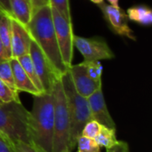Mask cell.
Returning a JSON list of instances; mask_svg holds the SVG:
<instances>
[{"mask_svg":"<svg viewBox=\"0 0 152 152\" xmlns=\"http://www.w3.org/2000/svg\"><path fill=\"white\" fill-rule=\"evenodd\" d=\"M53 22L60 52L65 65L69 68L72 65L74 53V32L72 20L66 18L61 12L51 6Z\"/></svg>","mask_w":152,"mask_h":152,"instance_id":"cell-6","label":"cell"},{"mask_svg":"<svg viewBox=\"0 0 152 152\" xmlns=\"http://www.w3.org/2000/svg\"><path fill=\"white\" fill-rule=\"evenodd\" d=\"M51 93L54 101V127L52 152H71L69 145L70 120L61 79L54 83Z\"/></svg>","mask_w":152,"mask_h":152,"instance_id":"cell-5","label":"cell"},{"mask_svg":"<svg viewBox=\"0 0 152 152\" xmlns=\"http://www.w3.org/2000/svg\"><path fill=\"white\" fill-rule=\"evenodd\" d=\"M94 140L100 145L101 148L103 147L106 150L114 146L118 141L116 135V129L109 128L103 126H102L100 134Z\"/></svg>","mask_w":152,"mask_h":152,"instance_id":"cell-18","label":"cell"},{"mask_svg":"<svg viewBox=\"0 0 152 152\" xmlns=\"http://www.w3.org/2000/svg\"><path fill=\"white\" fill-rule=\"evenodd\" d=\"M13 147L16 152H42L35 146L20 141L13 142Z\"/></svg>","mask_w":152,"mask_h":152,"instance_id":"cell-25","label":"cell"},{"mask_svg":"<svg viewBox=\"0 0 152 152\" xmlns=\"http://www.w3.org/2000/svg\"><path fill=\"white\" fill-rule=\"evenodd\" d=\"M33 107L28 116L29 143L42 152H52L54 127V101L51 94L33 96Z\"/></svg>","mask_w":152,"mask_h":152,"instance_id":"cell-2","label":"cell"},{"mask_svg":"<svg viewBox=\"0 0 152 152\" xmlns=\"http://www.w3.org/2000/svg\"><path fill=\"white\" fill-rule=\"evenodd\" d=\"M27 28L31 38L36 42L61 77L69 68L65 65L60 52L53 22L51 5H45L35 11L29 23L27 25Z\"/></svg>","mask_w":152,"mask_h":152,"instance_id":"cell-1","label":"cell"},{"mask_svg":"<svg viewBox=\"0 0 152 152\" xmlns=\"http://www.w3.org/2000/svg\"><path fill=\"white\" fill-rule=\"evenodd\" d=\"M50 5L61 12L66 18L72 20L69 0H50Z\"/></svg>","mask_w":152,"mask_h":152,"instance_id":"cell-24","label":"cell"},{"mask_svg":"<svg viewBox=\"0 0 152 152\" xmlns=\"http://www.w3.org/2000/svg\"><path fill=\"white\" fill-rule=\"evenodd\" d=\"M0 152H16L13 142L2 134H0Z\"/></svg>","mask_w":152,"mask_h":152,"instance_id":"cell-26","label":"cell"},{"mask_svg":"<svg viewBox=\"0 0 152 152\" xmlns=\"http://www.w3.org/2000/svg\"><path fill=\"white\" fill-rule=\"evenodd\" d=\"M69 70L75 89L79 94H81L85 98H88L95 91L102 87V82H97L93 80L87 75L85 67L82 63L75 65L72 64L69 67Z\"/></svg>","mask_w":152,"mask_h":152,"instance_id":"cell-10","label":"cell"},{"mask_svg":"<svg viewBox=\"0 0 152 152\" xmlns=\"http://www.w3.org/2000/svg\"><path fill=\"white\" fill-rule=\"evenodd\" d=\"M0 12H2V11L0 10ZM4 60H9V59H7V57L5 55V53H4V48H3V46L1 45V42H0V61H4Z\"/></svg>","mask_w":152,"mask_h":152,"instance_id":"cell-30","label":"cell"},{"mask_svg":"<svg viewBox=\"0 0 152 152\" xmlns=\"http://www.w3.org/2000/svg\"><path fill=\"white\" fill-rule=\"evenodd\" d=\"M83 66L85 67V69L87 73V75L94 81L101 82L102 81V70L103 67L101 64L100 61H83L81 62Z\"/></svg>","mask_w":152,"mask_h":152,"instance_id":"cell-20","label":"cell"},{"mask_svg":"<svg viewBox=\"0 0 152 152\" xmlns=\"http://www.w3.org/2000/svg\"><path fill=\"white\" fill-rule=\"evenodd\" d=\"M8 2L12 18L27 27L33 14L29 0H8Z\"/></svg>","mask_w":152,"mask_h":152,"instance_id":"cell-14","label":"cell"},{"mask_svg":"<svg viewBox=\"0 0 152 152\" xmlns=\"http://www.w3.org/2000/svg\"><path fill=\"white\" fill-rule=\"evenodd\" d=\"M107 152H130V149L126 142L118 141V142L114 146L107 150Z\"/></svg>","mask_w":152,"mask_h":152,"instance_id":"cell-27","label":"cell"},{"mask_svg":"<svg viewBox=\"0 0 152 152\" xmlns=\"http://www.w3.org/2000/svg\"><path fill=\"white\" fill-rule=\"evenodd\" d=\"M10 61H11V65L12 69L14 85H15L16 90L19 93L25 92L33 96H37V95L42 94V93L39 92V90L36 87V86L29 79L28 75L25 73V71L21 68L18 60L14 58H11Z\"/></svg>","mask_w":152,"mask_h":152,"instance_id":"cell-13","label":"cell"},{"mask_svg":"<svg viewBox=\"0 0 152 152\" xmlns=\"http://www.w3.org/2000/svg\"><path fill=\"white\" fill-rule=\"evenodd\" d=\"M99 5L104 19L107 20L110 29L114 33L134 41L136 40V37L134 31L128 25V18L126 12L120 6H113L105 3H102Z\"/></svg>","mask_w":152,"mask_h":152,"instance_id":"cell-9","label":"cell"},{"mask_svg":"<svg viewBox=\"0 0 152 152\" xmlns=\"http://www.w3.org/2000/svg\"><path fill=\"white\" fill-rule=\"evenodd\" d=\"M128 20L142 26H150L152 23L151 9L145 4L134 5L126 12Z\"/></svg>","mask_w":152,"mask_h":152,"instance_id":"cell-16","label":"cell"},{"mask_svg":"<svg viewBox=\"0 0 152 152\" xmlns=\"http://www.w3.org/2000/svg\"><path fill=\"white\" fill-rule=\"evenodd\" d=\"M87 102L89 104L92 119L96 120L103 126L116 129V124L110 114L104 99L102 87L91 94L87 98Z\"/></svg>","mask_w":152,"mask_h":152,"instance_id":"cell-11","label":"cell"},{"mask_svg":"<svg viewBox=\"0 0 152 152\" xmlns=\"http://www.w3.org/2000/svg\"><path fill=\"white\" fill-rule=\"evenodd\" d=\"M109 2V4H111L113 6H119L118 3H119V0H107Z\"/></svg>","mask_w":152,"mask_h":152,"instance_id":"cell-31","label":"cell"},{"mask_svg":"<svg viewBox=\"0 0 152 152\" xmlns=\"http://www.w3.org/2000/svg\"><path fill=\"white\" fill-rule=\"evenodd\" d=\"M33 12L45 5H50V0H29Z\"/></svg>","mask_w":152,"mask_h":152,"instance_id":"cell-28","label":"cell"},{"mask_svg":"<svg viewBox=\"0 0 152 152\" xmlns=\"http://www.w3.org/2000/svg\"><path fill=\"white\" fill-rule=\"evenodd\" d=\"M90 1H92L93 3L97 4H101L102 3H103V1H104V0H90Z\"/></svg>","mask_w":152,"mask_h":152,"instance_id":"cell-32","label":"cell"},{"mask_svg":"<svg viewBox=\"0 0 152 152\" xmlns=\"http://www.w3.org/2000/svg\"><path fill=\"white\" fill-rule=\"evenodd\" d=\"M17 60L20 62L23 70L25 71V73L28 75L29 79L33 82V84L36 86V87L39 90V92L42 94H45V91L43 89L41 82L36 73V70H35V68H34V65H33L30 56L28 54H25V55H22V56L17 58Z\"/></svg>","mask_w":152,"mask_h":152,"instance_id":"cell-17","label":"cell"},{"mask_svg":"<svg viewBox=\"0 0 152 152\" xmlns=\"http://www.w3.org/2000/svg\"><path fill=\"white\" fill-rule=\"evenodd\" d=\"M0 79L3 82H4L9 87L17 91L15 88V85H14L13 73H12V69L10 59L0 61Z\"/></svg>","mask_w":152,"mask_h":152,"instance_id":"cell-19","label":"cell"},{"mask_svg":"<svg viewBox=\"0 0 152 152\" xmlns=\"http://www.w3.org/2000/svg\"><path fill=\"white\" fill-rule=\"evenodd\" d=\"M11 37H12V17L5 12H0V42L4 50L7 59L12 58Z\"/></svg>","mask_w":152,"mask_h":152,"instance_id":"cell-15","label":"cell"},{"mask_svg":"<svg viewBox=\"0 0 152 152\" xmlns=\"http://www.w3.org/2000/svg\"><path fill=\"white\" fill-rule=\"evenodd\" d=\"M101 128H102V125L100 123H98L94 119H91L88 122H86V125L84 126L81 131V135L91 139H95L100 134Z\"/></svg>","mask_w":152,"mask_h":152,"instance_id":"cell-23","label":"cell"},{"mask_svg":"<svg viewBox=\"0 0 152 152\" xmlns=\"http://www.w3.org/2000/svg\"><path fill=\"white\" fill-rule=\"evenodd\" d=\"M0 10L3 12H5V13H7L8 15H10L12 17L8 0H0Z\"/></svg>","mask_w":152,"mask_h":152,"instance_id":"cell-29","label":"cell"},{"mask_svg":"<svg viewBox=\"0 0 152 152\" xmlns=\"http://www.w3.org/2000/svg\"><path fill=\"white\" fill-rule=\"evenodd\" d=\"M71 152H72V151H71Z\"/></svg>","mask_w":152,"mask_h":152,"instance_id":"cell-33","label":"cell"},{"mask_svg":"<svg viewBox=\"0 0 152 152\" xmlns=\"http://www.w3.org/2000/svg\"><path fill=\"white\" fill-rule=\"evenodd\" d=\"M28 116L29 111L20 102L0 103V134L12 142L20 141L29 143Z\"/></svg>","mask_w":152,"mask_h":152,"instance_id":"cell-4","label":"cell"},{"mask_svg":"<svg viewBox=\"0 0 152 152\" xmlns=\"http://www.w3.org/2000/svg\"><path fill=\"white\" fill-rule=\"evenodd\" d=\"M77 152H101V147L94 139L80 135L77 141Z\"/></svg>","mask_w":152,"mask_h":152,"instance_id":"cell-22","label":"cell"},{"mask_svg":"<svg viewBox=\"0 0 152 152\" xmlns=\"http://www.w3.org/2000/svg\"><path fill=\"white\" fill-rule=\"evenodd\" d=\"M12 102H20L19 92L12 89L0 79V103H9Z\"/></svg>","mask_w":152,"mask_h":152,"instance_id":"cell-21","label":"cell"},{"mask_svg":"<svg viewBox=\"0 0 152 152\" xmlns=\"http://www.w3.org/2000/svg\"><path fill=\"white\" fill-rule=\"evenodd\" d=\"M70 120V151L77 145L81 131L86 122L92 119L87 98L79 94L73 85L69 70L61 77Z\"/></svg>","mask_w":152,"mask_h":152,"instance_id":"cell-3","label":"cell"},{"mask_svg":"<svg viewBox=\"0 0 152 152\" xmlns=\"http://www.w3.org/2000/svg\"><path fill=\"white\" fill-rule=\"evenodd\" d=\"M74 46L83 55L85 61L111 60L115 57L114 53L104 38L83 37L74 35Z\"/></svg>","mask_w":152,"mask_h":152,"instance_id":"cell-7","label":"cell"},{"mask_svg":"<svg viewBox=\"0 0 152 152\" xmlns=\"http://www.w3.org/2000/svg\"><path fill=\"white\" fill-rule=\"evenodd\" d=\"M31 37L26 26L12 18L11 53L12 58L17 59L22 55L28 54Z\"/></svg>","mask_w":152,"mask_h":152,"instance_id":"cell-12","label":"cell"},{"mask_svg":"<svg viewBox=\"0 0 152 152\" xmlns=\"http://www.w3.org/2000/svg\"><path fill=\"white\" fill-rule=\"evenodd\" d=\"M28 55L32 60L36 73L41 82L45 93L51 94L54 83L61 79V77L33 39L30 43Z\"/></svg>","mask_w":152,"mask_h":152,"instance_id":"cell-8","label":"cell"}]
</instances>
